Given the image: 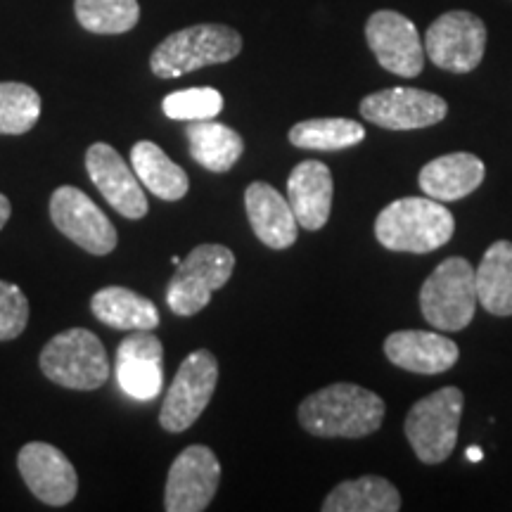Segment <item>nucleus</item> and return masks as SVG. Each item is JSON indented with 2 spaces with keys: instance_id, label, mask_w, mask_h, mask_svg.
I'll return each mask as SVG.
<instances>
[{
  "instance_id": "f257e3e1",
  "label": "nucleus",
  "mask_w": 512,
  "mask_h": 512,
  "mask_svg": "<svg viewBox=\"0 0 512 512\" xmlns=\"http://www.w3.org/2000/svg\"><path fill=\"white\" fill-rule=\"evenodd\" d=\"M384 401L370 389L335 382L299 403V425L320 439H363L377 432L384 420Z\"/></svg>"
},
{
  "instance_id": "f03ea898",
  "label": "nucleus",
  "mask_w": 512,
  "mask_h": 512,
  "mask_svg": "<svg viewBox=\"0 0 512 512\" xmlns=\"http://www.w3.org/2000/svg\"><path fill=\"white\" fill-rule=\"evenodd\" d=\"M456 233V219L439 200L401 197L387 204L375 219V238L389 252L430 254Z\"/></svg>"
},
{
  "instance_id": "7ed1b4c3",
  "label": "nucleus",
  "mask_w": 512,
  "mask_h": 512,
  "mask_svg": "<svg viewBox=\"0 0 512 512\" xmlns=\"http://www.w3.org/2000/svg\"><path fill=\"white\" fill-rule=\"evenodd\" d=\"M242 53V36L228 24H192L166 36L150 57L157 79H178L211 64H226Z\"/></svg>"
},
{
  "instance_id": "20e7f679",
  "label": "nucleus",
  "mask_w": 512,
  "mask_h": 512,
  "mask_svg": "<svg viewBox=\"0 0 512 512\" xmlns=\"http://www.w3.org/2000/svg\"><path fill=\"white\" fill-rule=\"evenodd\" d=\"M38 363L50 382L76 392L100 389L112 373L105 344L86 328H69L55 335L43 347Z\"/></svg>"
},
{
  "instance_id": "39448f33",
  "label": "nucleus",
  "mask_w": 512,
  "mask_h": 512,
  "mask_svg": "<svg viewBox=\"0 0 512 512\" xmlns=\"http://www.w3.org/2000/svg\"><path fill=\"white\" fill-rule=\"evenodd\" d=\"M420 309L434 330H465L477 309L475 268L470 261L463 256L441 261L420 287Z\"/></svg>"
},
{
  "instance_id": "423d86ee",
  "label": "nucleus",
  "mask_w": 512,
  "mask_h": 512,
  "mask_svg": "<svg viewBox=\"0 0 512 512\" xmlns=\"http://www.w3.org/2000/svg\"><path fill=\"white\" fill-rule=\"evenodd\" d=\"M465 396L458 387H441L425 396L406 415V439L420 463L439 465L451 458L458 441V425Z\"/></svg>"
},
{
  "instance_id": "0eeeda50",
  "label": "nucleus",
  "mask_w": 512,
  "mask_h": 512,
  "mask_svg": "<svg viewBox=\"0 0 512 512\" xmlns=\"http://www.w3.org/2000/svg\"><path fill=\"white\" fill-rule=\"evenodd\" d=\"M235 271V254L226 245H200L178 264L166 285V304L176 316H197L211 294L221 290Z\"/></svg>"
},
{
  "instance_id": "6e6552de",
  "label": "nucleus",
  "mask_w": 512,
  "mask_h": 512,
  "mask_svg": "<svg viewBox=\"0 0 512 512\" xmlns=\"http://www.w3.org/2000/svg\"><path fill=\"white\" fill-rule=\"evenodd\" d=\"M219 384V361L207 349H197L176 370L164 396L159 425L166 432L181 434L197 422L209 406Z\"/></svg>"
},
{
  "instance_id": "1a4fd4ad",
  "label": "nucleus",
  "mask_w": 512,
  "mask_h": 512,
  "mask_svg": "<svg viewBox=\"0 0 512 512\" xmlns=\"http://www.w3.org/2000/svg\"><path fill=\"white\" fill-rule=\"evenodd\" d=\"M486 24L467 10H451L434 19L425 34V55L453 74L475 72L484 60Z\"/></svg>"
},
{
  "instance_id": "9d476101",
  "label": "nucleus",
  "mask_w": 512,
  "mask_h": 512,
  "mask_svg": "<svg viewBox=\"0 0 512 512\" xmlns=\"http://www.w3.org/2000/svg\"><path fill=\"white\" fill-rule=\"evenodd\" d=\"M50 221L64 238L93 256H107L117 247V228L86 192L74 185H60L50 195Z\"/></svg>"
},
{
  "instance_id": "9b49d317",
  "label": "nucleus",
  "mask_w": 512,
  "mask_h": 512,
  "mask_svg": "<svg viewBox=\"0 0 512 512\" xmlns=\"http://www.w3.org/2000/svg\"><path fill=\"white\" fill-rule=\"evenodd\" d=\"M221 484V463L209 446L192 444L178 453L166 477V512H202Z\"/></svg>"
},
{
  "instance_id": "f8f14e48",
  "label": "nucleus",
  "mask_w": 512,
  "mask_h": 512,
  "mask_svg": "<svg viewBox=\"0 0 512 512\" xmlns=\"http://www.w3.org/2000/svg\"><path fill=\"white\" fill-rule=\"evenodd\" d=\"M366 41L380 67L403 79H415L425 69V43L418 27L394 10H377L366 24Z\"/></svg>"
},
{
  "instance_id": "ddd939ff",
  "label": "nucleus",
  "mask_w": 512,
  "mask_h": 512,
  "mask_svg": "<svg viewBox=\"0 0 512 512\" xmlns=\"http://www.w3.org/2000/svg\"><path fill=\"white\" fill-rule=\"evenodd\" d=\"M358 110L363 119L387 131H415L444 121L448 105L441 95L420 88H387L366 95Z\"/></svg>"
},
{
  "instance_id": "4468645a",
  "label": "nucleus",
  "mask_w": 512,
  "mask_h": 512,
  "mask_svg": "<svg viewBox=\"0 0 512 512\" xmlns=\"http://www.w3.org/2000/svg\"><path fill=\"white\" fill-rule=\"evenodd\" d=\"M17 470L38 501L62 508L72 503L79 491V475L72 460L46 441H29L17 456Z\"/></svg>"
},
{
  "instance_id": "2eb2a0df",
  "label": "nucleus",
  "mask_w": 512,
  "mask_h": 512,
  "mask_svg": "<svg viewBox=\"0 0 512 512\" xmlns=\"http://www.w3.org/2000/svg\"><path fill=\"white\" fill-rule=\"evenodd\" d=\"M86 171L95 188L124 219L138 221L147 214V197L133 166L107 143H93L86 150Z\"/></svg>"
},
{
  "instance_id": "dca6fc26",
  "label": "nucleus",
  "mask_w": 512,
  "mask_h": 512,
  "mask_svg": "<svg viewBox=\"0 0 512 512\" xmlns=\"http://www.w3.org/2000/svg\"><path fill=\"white\" fill-rule=\"evenodd\" d=\"M117 382L126 396L152 401L164 387V347L152 330H131L117 349Z\"/></svg>"
},
{
  "instance_id": "f3484780",
  "label": "nucleus",
  "mask_w": 512,
  "mask_h": 512,
  "mask_svg": "<svg viewBox=\"0 0 512 512\" xmlns=\"http://www.w3.org/2000/svg\"><path fill=\"white\" fill-rule=\"evenodd\" d=\"M384 356L396 368L418 375H441L458 363L460 349L441 332L396 330L384 339Z\"/></svg>"
},
{
  "instance_id": "a211bd4d",
  "label": "nucleus",
  "mask_w": 512,
  "mask_h": 512,
  "mask_svg": "<svg viewBox=\"0 0 512 512\" xmlns=\"http://www.w3.org/2000/svg\"><path fill=\"white\" fill-rule=\"evenodd\" d=\"M332 195H335L332 171L318 159L299 162L287 178V202L304 230H320L328 223Z\"/></svg>"
},
{
  "instance_id": "6ab92c4d",
  "label": "nucleus",
  "mask_w": 512,
  "mask_h": 512,
  "mask_svg": "<svg viewBox=\"0 0 512 512\" xmlns=\"http://www.w3.org/2000/svg\"><path fill=\"white\" fill-rule=\"evenodd\" d=\"M245 209L249 226L259 242L271 249H287L299 238L297 216L290 202L273 185L254 181L245 190Z\"/></svg>"
},
{
  "instance_id": "aec40b11",
  "label": "nucleus",
  "mask_w": 512,
  "mask_h": 512,
  "mask_svg": "<svg viewBox=\"0 0 512 512\" xmlns=\"http://www.w3.org/2000/svg\"><path fill=\"white\" fill-rule=\"evenodd\" d=\"M486 166L470 152H451L422 166L418 183L432 200L456 202L472 195L484 183Z\"/></svg>"
},
{
  "instance_id": "412c9836",
  "label": "nucleus",
  "mask_w": 512,
  "mask_h": 512,
  "mask_svg": "<svg viewBox=\"0 0 512 512\" xmlns=\"http://www.w3.org/2000/svg\"><path fill=\"white\" fill-rule=\"evenodd\" d=\"M185 138H188L192 159L211 174H226L240 162L245 152V140L240 133L214 119L190 121L185 128Z\"/></svg>"
},
{
  "instance_id": "4be33fe9",
  "label": "nucleus",
  "mask_w": 512,
  "mask_h": 512,
  "mask_svg": "<svg viewBox=\"0 0 512 512\" xmlns=\"http://www.w3.org/2000/svg\"><path fill=\"white\" fill-rule=\"evenodd\" d=\"M91 311L100 323L114 330H155L159 328V311L155 302L143 294L121 285L102 287L93 294Z\"/></svg>"
},
{
  "instance_id": "5701e85b",
  "label": "nucleus",
  "mask_w": 512,
  "mask_h": 512,
  "mask_svg": "<svg viewBox=\"0 0 512 512\" xmlns=\"http://www.w3.org/2000/svg\"><path fill=\"white\" fill-rule=\"evenodd\" d=\"M131 166L138 181L164 202H178L188 195V174L152 140H138L131 147Z\"/></svg>"
},
{
  "instance_id": "b1692460",
  "label": "nucleus",
  "mask_w": 512,
  "mask_h": 512,
  "mask_svg": "<svg viewBox=\"0 0 512 512\" xmlns=\"http://www.w3.org/2000/svg\"><path fill=\"white\" fill-rule=\"evenodd\" d=\"M320 508L323 512H399L401 494L389 479L366 475L339 482Z\"/></svg>"
},
{
  "instance_id": "393cba45",
  "label": "nucleus",
  "mask_w": 512,
  "mask_h": 512,
  "mask_svg": "<svg viewBox=\"0 0 512 512\" xmlns=\"http://www.w3.org/2000/svg\"><path fill=\"white\" fill-rule=\"evenodd\" d=\"M477 302L494 316H512V242L498 240L486 249L475 271Z\"/></svg>"
},
{
  "instance_id": "a878e982",
  "label": "nucleus",
  "mask_w": 512,
  "mask_h": 512,
  "mask_svg": "<svg viewBox=\"0 0 512 512\" xmlns=\"http://www.w3.org/2000/svg\"><path fill=\"white\" fill-rule=\"evenodd\" d=\"M290 143L299 150L337 152L354 147L366 138V128L354 119L344 117H323L306 119L290 128Z\"/></svg>"
},
{
  "instance_id": "bb28decb",
  "label": "nucleus",
  "mask_w": 512,
  "mask_h": 512,
  "mask_svg": "<svg viewBox=\"0 0 512 512\" xmlns=\"http://www.w3.org/2000/svg\"><path fill=\"white\" fill-rule=\"evenodd\" d=\"M74 15L91 34H126L138 24V0H74Z\"/></svg>"
},
{
  "instance_id": "cd10ccee",
  "label": "nucleus",
  "mask_w": 512,
  "mask_h": 512,
  "mask_svg": "<svg viewBox=\"0 0 512 512\" xmlns=\"http://www.w3.org/2000/svg\"><path fill=\"white\" fill-rule=\"evenodd\" d=\"M41 95L19 81L0 83V136H22L38 124Z\"/></svg>"
},
{
  "instance_id": "c85d7f7f",
  "label": "nucleus",
  "mask_w": 512,
  "mask_h": 512,
  "mask_svg": "<svg viewBox=\"0 0 512 512\" xmlns=\"http://www.w3.org/2000/svg\"><path fill=\"white\" fill-rule=\"evenodd\" d=\"M162 110L174 121L216 119L223 110V95L216 88H188L166 95Z\"/></svg>"
},
{
  "instance_id": "c756f323",
  "label": "nucleus",
  "mask_w": 512,
  "mask_h": 512,
  "mask_svg": "<svg viewBox=\"0 0 512 512\" xmlns=\"http://www.w3.org/2000/svg\"><path fill=\"white\" fill-rule=\"evenodd\" d=\"M29 299L15 283L0 280V342L17 339L29 325Z\"/></svg>"
},
{
  "instance_id": "7c9ffc66",
  "label": "nucleus",
  "mask_w": 512,
  "mask_h": 512,
  "mask_svg": "<svg viewBox=\"0 0 512 512\" xmlns=\"http://www.w3.org/2000/svg\"><path fill=\"white\" fill-rule=\"evenodd\" d=\"M10 214H12V204H10L8 197H5L3 192H0V230L5 228V223H8Z\"/></svg>"
},
{
  "instance_id": "2f4dec72",
  "label": "nucleus",
  "mask_w": 512,
  "mask_h": 512,
  "mask_svg": "<svg viewBox=\"0 0 512 512\" xmlns=\"http://www.w3.org/2000/svg\"><path fill=\"white\" fill-rule=\"evenodd\" d=\"M467 458H470V460H482V451H479V448H470V451H467Z\"/></svg>"
}]
</instances>
